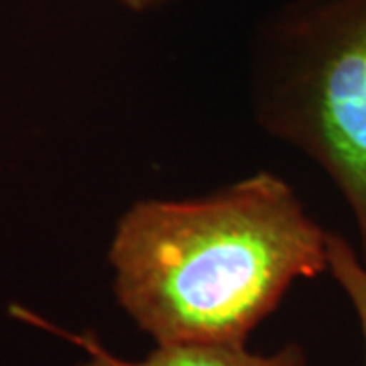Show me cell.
I'll return each instance as SVG.
<instances>
[{
  "label": "cell",
  "instance_id": "2",
  "mask_svg": "<svg viewBox=\"0 0 366 366\" xmlns=\"http://www.w3.org/2000/svg\"><path fill=\"white\" fill-rule=\"evenodd\" d=\"M249 96L259 129L338 189L366 267V0H291L269 14L250 43Z\"/></svg>",
  "mask_w": 366,
  "mask_h": 366
},
{
  "label": "cell",
  "instance_id": "1",
  "mask_svg": "<svg viewBox=\"0 0 366 366\" xmlns=\"http://www.w3.org/2000/svg\"><path fill=\"white\" fill-rule=\"evenodd\" d=\"M108 264L118 305L155 344L247 346L297 279L327 273V230L259 171L208 196L134 202Z\"/></svg>",
  "mask_w": 366,
  "mask_h": 366
},
{
  "label": "cell",
  "instance_id": "3",
  "mask_svg": "<svg viewBox=\"0 0 366 366\" xmlns=\"http://www.w3.org/2000/svg\"><path fill=\"white\" fill-rule=\"evenodd\" d=\"M11 314L16 320L47 330L84 350L86 360L79 366H307V352L297 342H289L271 354L250 352L247 346L230 344H155L153 352L141 360H131L110 352L100 336L92 330L69 332L21 305H11Z\"/></svg>",
  "mask_w": 366,
  "mask_h": 366
},
{
  "label": "cell",
  "instance_id": "4",
  "mask_svg": "<svg viewBox=\"0 0 366 366\" xmlns=\"http://www.w3.org/2000/svg\"><path fill=\"white\" fill-rule=\"evenodd\" d=\"M327 273L332 274L352 305L366 352V267L360 261L356 247L336 230H327Z\"/></svg>",
  "mask_w": 366,
  "mask_h": 366
},
{
  "label": "cell",
  "instance_id": "5",
  "mask_svg": "<svg viewBox=\"0 0 366 366\" xmlns=\"http://www.w3.org/2000/svg\"><path fill=\"white\" fill-rule=\"evenodd\" d=\"M117 2H120L124 9L134 11V13H147V11H153L159 6H165L173 0H117Z\"/></svg>",
  "mask_w": 366,
  "mask_h": 366
}]
</instances>
